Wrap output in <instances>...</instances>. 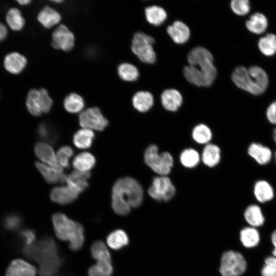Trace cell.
Here are the masks:
<instances>
[{
    "label": "cell",
    "instance_id": "1",
    "mask_svg": "<svg viewBox=\"0 0 276 276\" xmlns=\"http://www.w3.org/2000/svg\"><path fill=\"white\" fill-rule=\"evenodd\" d=\"M143 197V189L140 183L133 178L123 177L117 180L112 187L111 206L116 214L124 216L130 212L131 208L140 205Z\"/></svg>",
    "mask_w": 276,
    "mask_h": 276
},
{
    "label": "cell",
    "instance_id": "2",
    "mask_svg": "<svg viewBox=\"0 0 276 276\" xmlns=\"http://www.w3.org/2000/svg\"><path fill=\"white\" fill-rule=\"evenodd\" d=\"M232 79L239 88L256 96L263 94L269 83L266 72L257 65L248 69L243 66L237 67L232 73Z\"/></svg>",
    "mask_w": 276,
    "mask_h": 276
},
{
    "label": "cell",
    "instance_id": "3",
    "mask_svg": "<svg viewBox=\"0 0 276 276\" xmlns=\"http://www.w3.org/2000/svg\"><path fill=\"white\" fill-rule=\"evenodd\" d=\"M52 220L55 234L59 239L68 241L69 247L72 250L82 247L84 241V229L80 223L61 213L54 214Z\"/></svg>",
    "mask_w": 276,
    "mask_h": 276
},
{
    "label": "cell",
    "instance_id": "4",
    "mask_svg": "<svg viewBox=\"0 0 276 276\" xmlns=\"http://www.w3.org/2000/svg\"><path fill=\"white\" fill-rule=\"evenodd\" d=\"M24 254L39 264L60 257L58 246L51 237H45L32 245L23 246Z\"/></svg>",
    "mask_w": 276,
    "mask_h": 276
},
{
    "label": "cell",
    "instance_id": "5",
    "mask_svg": "<svg viewBox=\"0 0 276 276\" xmlns=\"http://www.w3.org/2000/svg\"><path fill=\"white\" fill-rule=\"evenodd\" d=\"M145 163L155 172L166 176L171 171L173 159L171 155L164 152L159 154L156 146L151 145L146 150L144 154Z\"/></svg>",
    "mask_w": 276,
    "mask_h": 276
},
{
    "label": "cell",
    "instance_id": "6",
    "mask_svg": "<svg viewBox=\"0 0 276 276\" xmlns=\"http://www.w3.org/2000/svg\"><path fill=\"white\" fill-rule=\"evenodd\" d=\"M154 42L153 37L143 32L135 33L133 37L131 50L139 59L145 63H153L156 55L152 44Z\"/></svg>",
    "mask_w": 276,
    "mask_h": 276
},
{
    "label": "cell",
    "instance_id": "7",
    "mask_svg": "<svg viewBox=\"0 0 276 276\" xmlns=\"http://www.w3.org/2000/svg\"><path fill=\"white\" fill-rule=\"evenodd\" d=\"M246 265L240 253L229 250L223 254L219 271L222 276H240L245 271Z\"/></svg>",
    "mask_w": 276,
    "mask_h": 276
},
{
    "label": "cell",
    "instance_id": "8",
    "mask_svg": "<svg viewBox=\"0 0 276 276\" xmlns=\"http://www.w3.org/2000/svg\"><path fill=\"white\" fill-rule=\"evenodd\" d=\"M188 61L189 65L199 66L197 68L215 79L217 70L213 64V56L207 49L201 47L193 49L188 56Z\"/></svg>",
    "mask_w": 276,
    "mask_h": 276
},
{
    "label": "cell",
    "instance_id": "9",
    "mask_svg": "<svg viewBox=\"0 0 276 276\" xmlns=\"http://www.w3.org/2000/svg\"><path fill=\"white\" fill-rule=\"evenodd\" d=\"M148 193L155 200L167 201L175 195V188L169 177L161 176L153 179Z\"/></svg>",
    "mask_w": 276,
    "mask_h": 276
},
{
    "label": "cell",
    "instance_id": "10",
    "mask_svg": "<svg viewBox=\"0 0 276 276\" xmlns=\"http://www.w3.org/2000/svg\"><path fill=\"white\" fill-rule=\"evenodd\" d=\"M80 125L84 128L98 131L103 130L108 125V121L98 107L89 108L82 111L79 117Z\"/></svg>",
    "mask_w": 276,
    "mask_h": 276
},
{
    "label": "cell",
    "instance_id": "11",
    "mask_svg": "<svg viewBox=\"0 0 276 276\" xmlns=\"http://www.w3.org/2000/svg\"><path fill=\"white\" fill-rule=\"evenodd\" d=\"M52 44L56 49L70 51L75 44L74 35L66 26L60 25L53 32Z\"/></svg>",
    "mask_w": 276,
    "mask_h": 276
},
{
    "label": "cell",
    "instance_id": "12",
    "mask_svg": "<svg viewBox=\"0 0 276 276\" xmlns=\"http://www.w3.org/2000/svg\"><path fill=\"white\" fill-rule=\"evenodd\" d=\"M36 156L47 166L63 173L62 167L59 164L56 155L51 146L44 142L37 143L34 147Z\"/></svg>",
    "mask_w": 276,
    "mask_h": 276
},
{
    "label": "cell",
    "instance_id": "13",
    "mask_svg": "<svg viewBox=\"0 0 276 276\" xmlns=\"http://www.w3.org/2000/svg\"><path fill=\"white\" fill-rule=\"evenodd\" d=\"M183 74L189 82L198 86H210L215 80L197 67L190 65L185 67Z\"/></svg>",
    "mask_w": 276,
    "mask_h": 276
},
{
    "label": "cell",
    "instance_id": "14",
    "mask_svg": "<svg viewBox=\"0 0 276 276\" xmlns=\"http://www.w3.org/2000/svg\"><path fill=\"white\" fill-rule=\"evenodd\" d=\"M79 194L67 186L57 187L51 191L50 198L54 202L65 205L75 200L78 197Z\"/></svg>",
    "mask_w": 276,
    "mask_h": 276
},
{
    "label": "cell",
    "instance_id": "15",
    "mask_svg": "<svg viewBox=\"0 0 276 276\" xmlns=\"http://www.w3.org/2000/svg\"><path fill=\"white\" fill-rule=\"evenodd\" d=\"M36 270L29 263L21 260L12 261L8 267L6 276H35Z\"/></svg>",
    "mask_w": 276,
    "mask_h": 276
},
{
    "label": "cell",
    "instance_id": "16",
    "mask_svg": "<svg viewBox=\"0 0 276 276\" xmlns=\"http://www.w3.org/2000/svg\"><path fill=\"white\" fill-rule=\"evenodd\" d=\"M27 64V60L22 54L12 52L7 54L4 60L6 70L13 74L21 73Z\"/></svg>",
    "mask_w": 276,
    "mask_h": 276
},
{
    "label": "cell",
    "instance_id": "17",
    "mask_svg": "<svg viewBox=\"0 0 276 276\" xmlns=\"http://www.w3.org/2000/svg\"><path fill=\"white\" fill-rule=\"evenodd\" d=\"M90 177L89 172L74 171L66 176L67 186L78 193L82 192L88 186L87 180Z\"/></svg>",
    "mask_w": 276,
    "mask_h": 276
},
{
    "label": "cell",
    "instance_id": "18",
    "mask_svg": "<svg viewBox=\"0 0 276 276\" xmlns=\"http://www.w3.org/2000/svg\"><path fill=\"white\" fill-rule=\"evenodd\" d=\"M167 33L176 43L182 44L189 39L190 31L188 27L180 21H176L168 27Z\"/></svg>",
    "mask_w": 276,
    "mask_h": 276
},
{
    "label": "cell",
    "instance_id": "19",
    "mask_svg": "<svg viewBox=\"0 0 276 276\" xmlns=\"http://www.w3.org/2000/svg\"><path fill=\"white\" fill-rule=\"evenodd\" d=\"M248 153L260 165L268 164L272 157L271 150L268 147L258 143H252L249 145Z\"/></svg>",
    "mask_w": 276,
    "mask_h": 276
},
{
    "label": "cell",
    "instance_id": "20",
    "mask_svg": "<svg viewBox=\"0 0 276 276\" xmlns=\"http://www.w3.org/2000/svg\"><path fill=\"white\" fill-rule=\"evenodd\" d=\"M162 103L167 110L176 111L181 106L182 98L180 93L174 89L165 90L161 96Z\"/></svg>",
    "mask_w": 276,
    "mask_h": 276
},
{
    "label": "cell",
    "instance_id": "21",
    "mask_svg": "<svg viewBox=\"0 0 276 276\" xmlns=\"http://www.w3.org/2000/svg\"><path fill=\"white\" fill-rule=\"evenodd\" d=\"M60 14L55 9L45 6L38 13L37 19L45 28H50L58 24L61 20Z\"/></svg>",
    "mask_w": 276,
    "mask_h": 276
},
{
    "label": "cell",
    "instance_id": "22",
    "mask_svg": "<svg viewBox=\"0 0 276 276\" xmlns=\"http://www.w3.org/2000/svg\"><path fill=\"white\" fill-rule=\"evenodd\" d=\"M254 193L257 200L261 203L270 201L274 196V191L272 186L264 180H260L255 183Z\"/></svg>",
    "mask_w": 276,
    "mask_h": 276
},
{
    "label": "cell",
    "instance_id": "23",
    "mask_svg": "<svg viewBox=\"0 0 276 276\" xmlns=\"http://www.w3.org/2000/svg\"><path fill=\"white\" fill-rule=\"evenodd\" d=\"M26 106L29 112L34 116H39L43 113L42 101L39 90L31 89L28 93Z\"/></svg>",
    "mask_w": 276,
    "mask_h": 276
},
{
    "label": "cell",
    "instance_id": "24",
    "mask_svg": "<svg viewBox=\"0 0 276 276\" xmlns=\"http://www.w3.org/2000/svg\"><path fill=\"white\" fill-rule=\"evenodd\" d=\"M247 29L251 33L260 34L265 31L268 20L263 14L256 12L252 14L245 23Z\"/></svg>",
    "mask_w": 276,
    "mask_h": 276
},
{
    "label": "cell",
    "instance_id": "25",
    "mask_svg": "<svg viewBox=\"0 0 276 276\" xmlns=\"http://www.w3.org/2000/svg\"><path fill=\"white\" fill-rule=\"evenodd\" d=\"M35 166L48 183H55L58 182H64L65 181L66 176L63 173H60L47 165L39 162L35 163Z\"/></svg>",
    "mask_w": 276,
    "mask_h": 276
},
{
    "label": "cell",
    "instance_id": "26",
    "mask_svg": "<svg viewBox=\"0 0 276 276\" xmlns=\"http://www.w3.org/2000/svg\"><path fill=\"white\" fill-rule=\"evenodd\" d=\"M153 97L148 91L136 93L132 98V104L138 111L144 112L149 110L153 104Z\"/></svg>",
    "mask_w": 276,
    "mask_h": 276
},
{
    "label": "cell",
    "instance_id": "27",
    "mask_svg": "<svg viewBox=\"0 0 276 276\" xmlns=\"http://www.w3.org/2000/svg\"><path fill=\"white\" fill-rule=\"evenodd\" d=\"M96 164V158L90 153L82 152L78 154L73 161V166L77 171L88 172Z\"/></svg>",
    "mask_w": 276,
    "mask_h": 276
},
{
    "label": "cell",
    "instance_id": "28",
    "mask_svg": "<svg viewBox=\"0 0 276 276\" xmlns=\"http://www.w3.org/2000/svg\"><path fill=\"white\" fill-rule=\"evenodd\" d=\"M95 139L94 132L89 129H82L77 131L73 138L75 146L79 149H87L91 147Z\"/></svg>",
    "mask_w": 276,
    "mask_h": 276
},
{
    "label": "cell",
    "instance_id": "29",
    "mask_svg": "<svg viewBox=\"0 0 276 276\" xmlns=\"http://www.w3.org/2000/svg\"><path fill=\"white\" fill-rule=\"evenodd\" d=\"M244 217L246 222L254 227L262 225L265 220L261 208L256 204L250 205L246 209Z\"/></svg>",
    "mask_w": 276,
    "mask_h": 276
},
{
    "label": "cell",
    "instance_id": "30",
    "mask_svg": "<svg viewBox=\"0 0 276 276\" xmlns=\"http://www.w3.org/2000/svg\"><path fill=\"white\" fill-rule=\"evenodd\" d=\"M39 137L50 144L56 143L59 138V134L55 127L47 122L40 123L37 130Z\"/></svg>",
    "mask_w": 276,
    "mask_h": 276
},
{
    "label": "cell",
    "instance_id": "31",
    "mask_svg": "<svg viewBox=\"0 0 276 276\" xmlns=\"http://www.w3.org/2000/svg\"><path fill=\"white\" fill-rule=\"evenodd\" d=\"M106 241L110 248L118 250L127 245L129 242V239L125 231L122 229H116L108 235Z\"/></svg>",
    "mask_w": 276,
    "mask_h": 276
},
{
    "label": "cell",
    "instance_id": "32",
    "mask_svg": "<svg viewBox=\"0 0 276 276\" xmlns=\"http://www.w3.org/2000/svg\"><path fill=\"white\" fill-rule=\"evenodd\" d=\"M240 238L244 246L252 248L256 246L260 242V235L254 227H246L240 232Z\"/></svg>",
    "mask_w": 276,
    "mask_h": 276
},
{
    "label": "cell",
    "instance_id": "33",
    "mask_svg": "<svg viewBox=\"0 0 276 276\" xmlns=\"http://www.w3.org/2000/svg\"><path fill=\"white\" fill-rule=\"evenodd\" d=\"M202 159L204 164L210 167L216 166L220 159V150L214 144H208L203 149Z\"/></svg>",
    "mask_w": 276,
    "mask_h": 276
},
{
    "label": "cell",
    "instance_id": "34",
    "mask_svg": "<svg viewBox=\"0 0 276 276\" xmlns=\"http://www.w3.org/2000/svg\"><path fill=\"white\" fill-rule=\"evenodd\" d=\"M258 47L261 52L265 56H271L276 53V35L268 33L262 37L258 41Z\"/></svg>",
    "mask_w": 276,
    "mask_h": 276
},
{
    "label": "cell",
    "instance_id": "35",
    "mask_svg": "<svg viewBox=\"0 0 276 276\" xmlns=\"http://www.w3.org/2000/svg\"><path fill=\"white\" fill-rule=\"evenodd\" d=\"M145 15L147 21L151 24L158 26L161 25L167 18L165 10L157 6L149 7L145 9Z\"/></svg>",
    "mask_w": 276,
    "mask_h": 276
},
{
    "label": "cell",
    "instance_id": "36",
    "mask_svg": "<svg viewBox=\"0 0 276 276\" xmlns=\"http://www.w3.org/2000/svg\"><path fill=\"white\" fill-rule=\"evenodd\" d=\"M6 19L9 27L13 31H19L25 26V19L21 12L16 8H12L8 10Z\"/></svg>",
    "mask_w": 276,
    "mask_h": 276
},
{
    "label": "cell",
    "instance_id": "37",
    "mask_svg": "<svg viewBox=\"0 0 276 276\" xmlns=\"http://www.w3.org/2000/svg\"><path fill=\"white\" fill-rule=\"evenodd\" d=\"M65 109L70 113L81 111L84 106L83 98L76 93H71L65 97L63 102Z\"/></svg>",
    "mask_w": 276,
    "mask_h": 276
},
{
    "label": "cell",
    "instance_id": "38",
    "mask_svg": "<svg viewBox=\"0 0 276 276\" xmlns=\"http://www.w3.org/2000/svg\"><path fill=\"white\" fill-rule=\"evenodd\" d=\"M63 262L60 256L39 264V276H54L58 271Z\"/></svg>",
    "mask_w": 276,
    "mask_h": 276
},
{
    "label": "cell",
    "instance_id": "39",
    "mask_svg": "<svg viewBox=\"0 0 276 276\" xmlns=\"http://www.w3.org/2000/svg\"><path fill=\"white\" fill-rule=\"evenodd\" d=\"M120 77L124 81H133L139 77V72L133 65L128 63L121 64L118 68Z\"/></svg>",
    "mask_w": 276,
    "mask_h": 276
},
{
    "label": "cell",
    "instance_id": "40",
    "mask_svg": "<svg viewBox=\"0 0 276 276\" xmlns=\"http://www.w3.org/2000/svg\"><path fill=\"white\" fill-rule=\"evenodd\" d=\"M90 253L93 258L97 261L111 260L108 249L104 243L101 241L93 243L90 248Z\"/></svg>",
    "mask_w": 276,
    "mask_h": 276
},
{
    "label": "cell",
    "instance_id": "41",
    "mask_svg": "<svg viewBox=\"0 0 276 276\" xmlns=\"http://www.w3.org/2000/svg\"><path fill=\"white\" fill-rule=\"evenodd\" d=\"M193 139L200 144L208 143L212 137V132L210 128L204 124H199L193 130Z\"/></svg>",
    "mask_w": 276,
    "mask_h": 276
},
{
    "label": "cell",
    "instance_id": "42",
    "mask_svg": "<svg viewBox=\"0 0 276 276\" xmlns=\"http://www.w3.org/2000/svg\"><path fill=\"white\" fill-rule=\"evenodd\" d=\"M180 159L185 167L193 168L198 164L199 155L198 153L193 149H186L181 153Z\"/></svg>",
    "mask_w": 276,
    "mask_h": 276
},
{
    "label": "cell",
    "instance_id": "43",
    "mask_svg": "<svg viewBox=\"0 0 276 276\" xmlns=\"http://www.w3.org/2000/svg\"><path fill=\"white\" fill-rule=\"evenodd\" d=\"M73 154L74 151L70 146H64L60 147L56 154V157L60 165L62 167L68 168L69 160Z\"/></svg>",
    "mask_w": 276,
    "mask_h": 276
},
{
    "label": "cell",
    "instance_id": "44",
    "mask_svg": "<svg viewBox=\"0 0 276 276\" xmlns=\"http://www.w3.org/2000/svg\"><path fill=\"white\" fill-rule=\"evenodd\" d=\"M21 223L22 219L21 217L16 213L7 215L3 221L4 227L9 231H14L18 229Z\"/></svg>",
    "mask_w": 276,
    "mask_h": 276
},
{
    "label": "cell",
    "instance_id": "45",
    "mask_svg": "<svg viewBox=\"0 0 276 276\" xmlns=\"http://www.w3.org/2000/svg\"><path fill=\"white\" fill-rule=\"evenodd\" d=\"M232 11L238 15L247 14L250 10V5L248 0H233L231 2Z\"/></svg>",
    "mask_w": 276,
    "mask_h": 276
},
{
    "label": "cell",
    "instance_id": "46",
    "mask_svg": "<svg viewBox=\"0 0 276 276\" xmlns=\"http://www.w3.org/2000/svg\"><path fill=\"white\" fill-rule=\"evenodd\" d=\"M261 274L262 276H276V257L270 256L265 259Z\"/></svg>",
    "mask_w": 276,
    "mask_h": 276
},
{
    "label": "cell",
    "instance_id": "47",
    "mask_svg": "<svg viewBox=\"0 0 276 276\" xmlns=\"http://www.w3.org/2000/svg\"><path fill=\"white\" fill-rule=\"evenodd\" d=\"M23 246H29L33 244L36 238L35 231L31 229H26L20 232Z\"/></svg>",
    "mask_w": 276,
    "mask_h": 276
},
{
    "label": "cell",
    "instance_id": "48",
    "mask_svg": "<svg viewBox=\"0 0 276 276\" xmlns=\"http://www.w3.org/2000/svg\"><path fill=\"white\" fill-rule=\"evenodd\" d=\"M266 117L272 124H276V100L272 102L266 110Z\"/></svg>",
    "mask_w": 276,
    "mask_h": 276
},
{
    "label": "cell",
    "instance_id": "49",
    "mask_svg": "<svg viewBox=\"0 0 276 276\" xmlns=\"http://www.w3.org/2000/svg\"><path fill=\"white\" fill-rule=\"evenodd\" d=\"M88 276H110L100 269L97 265L91 266L88 271Z\"/></svg>",
    "mask_w": 276,
    "mask_h": 276
},
{
    "label": "cell",
    "instance_id": "50",
    "mask_svg": "<svg viewBox=\"0 0 276 276\" xmlns=\"http://www.w3.org/2000/svg\"><path fill=\"white\" fill-rule=\"evenodd\" d=\"M8 30L6 27L0 22V42L3 41L7 36Z\"/></svg>",
    "mask_w": 276,
    "mask_h": 276
},
{
    "label": "cell",
    "instance_id": "51",
    "mask_svg": "<svg viewBox=\"0 0 276 276\" xmlns=\"http://www.w3.org/2000/svg\"><path fill=\"white\" fill-rule=\"evenodd\" d=\"M271 241L274 247L272 251V254L273 256L276 257V230H275L272 234Z\"/></svg>",
    "mask_w": 276,
    "mask_h": 276
},
{
    "label": "cell",
    "instance_id": "52",
    "mask_svg": "<svg viewBox=\"0 0 276 276\" xmlns=\"http://www.w3.org/2000/svg\"><path fill=\"white\" fill-rule=\"evenodd\" d=\"M17 2L19 5L24 6L29 4L31 1L29 0H21L17 1Z\"/></svg>",
    "mask_w": 276,
    "mask_h": 276
},
{
    "label": "cell",
    "instance_id": "53",
    "mask_svg": "<svg viewBox=\"0 0 276 276\" xmlns=\"http://www.w3.org/2000/svg\"><path fill=\"white\" fill-rule=\"evenodd\" d=\"M273 140L276 144V128L274 129L273 133Z\"/></svg>",
    "mask_w": 276,
    "mask_h": 276
},
{
    "label": "cell",
    "instance_id": "54",
    "mask_svg": "<svg viewBox=\"0 0 276 276\" xmlns=\"http://www.w3.org/2000/svg\"><path fill=\"white\" fill-rule=\"evenodd\" d=\"M53 2H54L55 3H60L62 2V1H54Z\"/></svg>",
    "mask_w": 276,
    "mask_h": 276
},
{
    "label": "cell",
    "instance_id": "55",
    "mask_svg": "<svg viewBox=\"0 0 276 276\" xmlns=\"http://www.w3.org/2000/svg\"><path fill=\"white\" fill-rule=\"evenodd\" d=\"M274 156H275V162H276V151L275 152Z\"/></svg>",
    "mask_w": 276,
    "mask_h": 276
}]
</instances>
